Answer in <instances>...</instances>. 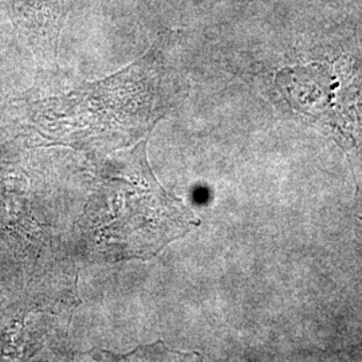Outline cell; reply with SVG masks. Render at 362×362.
I'll return each instance as SVG.
<instances>
[{"instance_id":"6da1fadb","label":"cell","mask_w":362,"mask_h":362,"mask_svg":"<svg viewBox=\"0 0 362 362\" xmlns=\"http://www.w3.org/2000/svg\"><path fill=\"white\" fill-rule=\"evenodd\" d=\"M146 141L105 163L86 209L93 242L124 258H148L197 224L192 212L156 180Z\"/></svg>"}]
</instances>
